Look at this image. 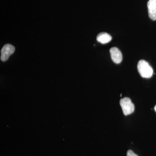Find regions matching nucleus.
I'll list each match as a JSON object with an SVG mask.
<instances>
[{"mask_svg": "<svg viewBox=\"0 0 156 156\" xmlns=\"http://www.w3.org/2000/svg\"><path fill=\"white\" fill-rule=\"evenodd\" d=\"M137 69L140 75L143 78H150L153 74L152 68L144 60H140L137 64Z\"/></svg>", "mask_w": 156, "mask_h": 156, "instance_id": "f257e3e1", "label": "nucleus"}, {"mask_svg": "<svg viewBox=\"0 0 156 156\" xmlns=\"http://www.w3.org/2000/svg\"><path fill=\"white\" fill-rule=\"evenodd\" d=\"M120 105L122 107L123 112L125 115L131 114L134 112V105L131 102V101L128 98L126 97L121 99L120 101Z\"/></svg>", "mask_w": 156, "mask_h": 156, "instance_id": "f03ea898", "label": "nucleus"}, {"mask_svg": "<svg viewBox=\"0 0 156 156\" xmlns=\"http://www.w3.org/2000/svg\"><path fill=\"white\" fill-rule=\"evenodd\" d=\"M14 51L15 48L12 45L10 44L5 45L1 50V59L2 61H7L9 56L14 53Z\"/></svg>", "mask_w": 156, "mask_h": 156, "instance_id": "7ed1b4c3", "label": "nucleus"}, {"mask_svg": "<svg viewBox=\"0 0 156 156\" xmlns=\"http://www.w3.org/2000/svg\"><path fill=\"white\" fill-rule=\"evenodd\" d=\"M110 53L112 60L115 63L119 64L122 62V55L118 48L114 47L111 48Z\"/></svg>", "mask_w": 156, "mask_h": 156, "instance_id": "20e7f679", "label": "nucleus"}, {"mask_svg": "<svg viewBox=\"0 0 156 156\" xmlns=\"http://www.w3.org/2000/svg\"><path fill=\"white\" fill-rule=\"evenodd\" d=\"M148 12L150 18L156 20V0H149L147 4Z\"/></svg>", "mask_w": 156, "mask_h": 156, "instance_id": "39448f33", "label": "nucleus"}, {"mask_svg": "<svg viewBox=\"0 0 156 156\" xmlns=\"http://www.w3.org/2000/svg\"><path fill=\"white\" fill-rule=\"evenodd\" d=\"M112 39L110 35L105 32L98 34L96 38L98 41L102 44H107L111 41Z\"/></svg>", "mask_w": 156, "mask_h": 156, "instance_id": "423d86ee", "label": "nucleus"}, {"mask_svg": "<svg viewBox=\"0 0 156 156\" xmlns=\"http://www.w3.org/2000/svg\"><path fill=\"white\" fill-rule=\"evenodd\" d=\"M127 156H138L136 154H134L131 150H128L127 152Z\"/></svg>", "mask_w": 156, "mask_h": 156, "instance_id": "0eeeda50", "label": "nucleus"}, {"mask_svg": "<svg viewBox=\"0 0 156 156\" xmlns=\"http://www.w3.org/2000/svg\"><path fill=\"white\" fill-rule=\"evenodd\" d=\"M154 110H155V112H156V105L155 106Z\"/></svg>", "mask_w": 156, "mask_h": 156, "instance_id": "6e6552de", "label": "nucleus"}]
</instances>
